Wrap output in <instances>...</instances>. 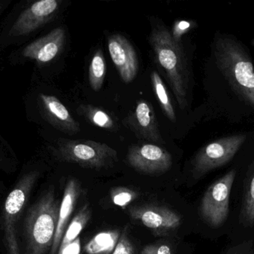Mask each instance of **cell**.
Masks as SVG:
<instances>
[{"mask_svg":"<svg viewBox=\"0 0 254 254\" xmlns=\"http://www.w3.org/2000/svg\"><path fill=\"white\" fill-rule=\"evenodd\" d=\"M125 124L137 137L154 143H163L155 111L146 100L137 101L135 107L125 119Z\"/></svg>","mask_w":254,"mask_h":254,"instance_id":"8fae6325","label":"cell"},{"mask_svg":"<svg viewBox=\"0 0 254 254\" xmlns=\"http://www.w3.org/2000/svg\"><path fill=\"white\" fill-rule=\"evenodd\" d=\"M80 239L77 238L72 243L58 252V254H80Z\"/></svg>","mask_w":254,"mask_h":254,"instance_id":"484cf974","label":"cell"},{"mask_svg":"<svg viewBox=\"0 0 254 254\" xmlns=\"http://www.w3.org/2000/svg\"><path fill=\"white\" fill-rule=\"evenodd\" d=\"M134 197V192L126 188H119V189H115L112 193L113 202L116 205L120 206V207L127 205L128 203L132 201Z\"/></svg>","mask_w":254,"mask_h":254,"instance_id":"7402d4cb","label":"cell"},{"mask_svg":"<svg viewBox=\"0 0 254 254\" xmlns=\"http://www.w3.org/2000/svg\"><path fill=\"white\" fill-rule=\"evenodd\" d=\"M140 254H172L170 248L167 245H152L146 246Z\"/></svg>","mask_w":254,"mask_h":254,"instance_id":"d4e9b609","label":"cell"},{"mask_svg":"<svg viewBox=\"0 0 254 254\" xmlns=\"http://www.w3.org/2000/svg\"><path fill=\"white\" fill-rule=\"evenodd\" d=\"M227 254H254L252 252H249V250H246L245 248L238 247L237 249H234V250L228 252Z\"/></svg>","mask_w":254,"mask_h":254,"instance_id":"4316f807","label":"cell"},{"mask_svg":"<svg viewBox=\"0 0 254 254\" xmlns=\"http://www.w3.org/2000/svg\"><path fill=\"white\" fill-rule=\"evenodd\" d=\"M105 58L101 49H98L94 54L89 70V81L91 87L98 92L104 85L106 76Z\"/></svg>","mask_w":254,"mask_h":254,"instance_id":"44dd1931","label":"cell"},{"mask_svg":"<svg viewBox=\"0 0 254 254\" xmlns=\"http://www.w3.org/2000/svg\"><path fill=\"white\" fill-rule=\"evenodd\" d=\"M132 219L140 221L148 228L158 231L176 229L182 223V218L165 207H143L129 210Z\"/></svg>","mask_w":254,"mask_h":254,"instance_id":"4fadbf2b","label":"cell"},{"mask_svg":"<svg viewBox=\"0 0 254 254\" xmlns=\"http://www.w3.org/2000/svg\"><path fill=\"white\" fill-rule=\"evenodd\" d=\"M59 210L53 189L48 191L30 208L25 219L26 246L24 254H45L52 248Z\"/></svg>","mask_w":254,"mask_h":254,"instance_id":"3957f363","label":"cell"},{"mask_svg":"<svg viewBox=\"0 0 254 254\" xmlns=\"http://www.w3.org/2000/svg\"><path fill=\"white\" fill-rule=\"evenodd\" d=\"M246 185L240 220L246 226L252 227L254 225V161L251 166Z\"/></svg>","mask_w":254,"mask_h":254,"instance_id":"d6986e66","label":"cell"},{"mask_svg":"<svg viewBox=\"0 0 254 254\" xmlns=\"http://www.w3.org/2000/svg\"><path fill=\"white\" fill-rule=\"evenodd\" d=\"M108 49L112 61L125 83L134 80L138 70V61L132 45L120 34L108 37Z\"/></svg>","mask_w":254,"mask_h":254,"instance_id":"30bf717a","label":"cell"},{"mask_svg":"<svg viewBox=\"0 0 254 254\" xmlns=\"http://www.w3.org/2000/svg\"><path fill=\"white\" fill-rule=\"evenodd\" d=\"M113 254H134L132 246L125 234L118 242Z\"/></svg>","mask_w":254,"mask_h":254,"instance_id":"cb8c5ba5","label":"cell"},{"mask_svg":"<svg viewBox=\"0 0 254 254\" xmlns=\"http://www.w3.org/2000/svg\"><path fill=\"white\" fill-rule=\"evenodd\" d=\"M91 217V211L87 205L83 206V208L77 213V214L73 218L72 221L68 226L64 238L60 246L59 251L62 250L66 247L70 243L78 238L83 228L87 225L88 222ZM58 251V252H59Z\"/></svg>","mask_w":254,"mask_h":254,"instance_id":"ac0fdd59","label":"cell"},{"mask_svg":"<svg viewBox=\"0 0 254 254\" xmlns=\"http://www.w3.org/2000/svg\"><path fill=\"white\" fill-rule=\"evenodd\" d=\"M40 102L47 120L57 129L68 135L80 131V125L74 120L65 106L54 95L40 94Z\"/></svg>","mask_w":254,"mask_h":254,"instance_id":"5bb4252c","label":"cell"},{"mask_svg":"<svg viewBox=\"0 0 254 254\" xmlns=\"http://www.w3.org/2000/svg\"><path fill=\"white\" fill-rule=\"evenodd\" d=\"M4 4H3L2 2H1L0 1V13H1V10H2V9L4 8Z\"/></svg>","mask_w":254,"mask_h":254,"instance_id":"83f0119b","label":"cell"},{"mask_svg":"<svg viewBox=\"0 0 254 254\" xmlns=\"http://www.w3.org/2000/svg\"><path fill=\"white\" fill-rule=\"evenodd\" d=\"M77 112L92 125L112 131L117 129V125L113 117L99 107L90 104H82L79 106Z\"/></svg>","mask_w":254,"mask_h":254,"instance_id":"2e32d148","label":"cell"},{"mask_svg":"<svg viewBox=\"0 0 254 254\" xmlns=\"http://www.w3.org/2000/svg\"><path fill=\"white\" fill-rule=\"evenodd\" d=\"M119 239L117 231L100 233L85 246V252L89 254H107L116 248Z\"/></svg>","mask_w":254,"mask_h":254,"instance_id":"e0dca14e","label":"cell"},{"mask_svg":"<svg viewBox=\"0 0 254 254\" xmlns=\"http://www.w3.org/2000/svg\"><path fill=\"white\" fill-rule=\"evenodd\" d=\"M157 62L164 70L179 107L188 106L189 83L186 57L181 43L176 41L165 27L158 25L149 36Z\"/></svg>","mask_w":254,"mask_h":254,"instance_id":"6da1fadb","label":"cell"},{"mask_svg":"<svg viewBox=\"0 0 254 254\" xmlns=\"http://www.w3.org/2000/svg\"><path fill=\"white\" fill-rule=\"evenodd\" d=\"M151 80L161 110L171 122H176V112L162 79L157 72L154 71L151 75Z\"/></svg>","mask_w":254,"mask_h":254,"instance_id":"ffe728a7","label":"cell"},{"mask_svg":"<svg viewBox=\"0 0 254 254\" xmlns=\"http://www.w3.org/2000/svg\"><path fill=\"white\" fill-rule=\"evenodd\" d=\"M127 161L134 169L148 174L166 172L173 163L171 155L167 150L153 144L131 146L127 154Z\"/></svg>","mask_w":254,"mask_h":254,"instance_id":"ba28073f","label":"cell"},{"mask_svg":"<svg viewBox=\"0 0 254 254\" xmlns=\"http://www.w3.org/2000/svg\"><path fill=\"white\" fill-rule=\"evenodd\" d=\"M192 25H193V23L189 21H176L173 25V32L171 33L172 37L176 41L180 43L181 37H182V35L192 28Z\"/></svg>","mask_w":254,"mask_h":254,"instance_id":"603a6c76","label":"cell"},{"mask_svg":"<svg viewBox=\"0 0 254 254\" xmlns=\"http://www.w3.org/2000/svg\"><path fill=\"white\" fill-rule=\"evenodd\" d=\"M235 176V170H231L212 183L203 196L200 212L203 219L213 228L222 226L228 219L230 196Z\"/></svg>","mask_w":254,"mask_h":254,"instance_id":"52a82bcc","label":"cell"},{"mask_svg":"<svg viewBox=\"0 0 254 254\" xmlns=\"http://www.w3.org/2000/svg\"><path fill=\"white\" fill-rule=\"evenodd\" d=\"M246 140V135L230 136L212 142L200 149L192 161L194 176L200 177L223 167L232 160Z\"/></svg>","mask_w":254,"mask_h":254,"instance_id":"8992f818","label":"cell"},{"mask_svg":"<svg viewBox=\"0 0 254 254\" xmlns=\"http://www.w3.org/2000/svg\"><path fill=\"white\" fill-rule=\"evenodd\" d=\"M39 172L31 171L24 174L6 198L1 216L4 244L8 254H21L16 234V225L25 207Z\"/></svg>","mask_w":254,"mask_h":254,"instance_id":"5b68a950","label":"cell"},{"mask_svg":"<svg viewBox=\"0 0 254 254\" xmlns=\"http://www.w3.org/2000/svg\"><path fill=\"white\" fill-rule=\"evenodd\" d=\"M57 0H40L25 8L10 29L12 36H25L50 22L59 9Z\"/></svg>","mask_w":254,"mask_h":254,"instance_id":"9c48e42d","label":"cell"},{"mask_svg":"<svg viewBox=\"0 0 254 254\" xmlns=\"http://www.w3.org/2000/svg\"><path fill=\"white\" fill-rule=\"evenodd\" d=\"M80 194V188L78 182L75 179H71L68 180L64 190L62 202L60 206L58 225H57L53 244L51 248V254H58L60 246L66 231L67 225L69 222L70 217L72 214Z\"/></svg>","mask_w":254,"mask_h":254,"instance_id":"9a60e30c","label":"cell"},{"mask_svg":"<svg viewBox=\"0 0 254 254\" xmlns=\"http://www.w3.org/2000/svg\"><path fill=\"white\" fill-rule=\"evenodd\" d=\"M56 155L61 161L94 169L113 167L119 160L114 149L92 140H62L58 143Z\"/></svg>","mask_w":254,"mask_h":254,"instance_id":"277c9868","label":"cell"},{"mask_svg":"<svg viewBox=\"0 0 254 254\" xmlns=\"http://www.w3.org/2000/svg\"><path fill=\"white\" fill-rule=\"evenodd\" d=\"M219 70L234 90L254 107V69L240 43L225 36L218 37L213 46Z\"/></svg>","mask_w":254,"mask_h":254,"instance_id":"7a4b0ae2","label":"cell"},{"mask_svg":"<svg viewBox=\"0 0 254 254\" xmlns=\"http://www.w3.org/2000/svg\"><path fill=\"white\" fill-rule=\"evenodd\" d=\"M65 39V30L62 27H58L25 46L22 55L39 64H47L61 53Z\"/></svg>","mask_w":254,"mask_h":254,"instance_id":"7c38bea8","label":"cell"}]
</instances>
